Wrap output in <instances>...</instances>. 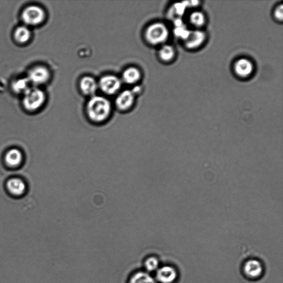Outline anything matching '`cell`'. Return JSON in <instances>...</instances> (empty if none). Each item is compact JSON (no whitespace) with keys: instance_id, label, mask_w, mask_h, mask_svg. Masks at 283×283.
<instances>
[{"instance_id":"obj_8","label":"cell","mask_w":283,"mask_h":283,"mask_svg":"<svg viewBox=\"0 0 283 283\" xmlns=\"http://www.w3.org/2000/svg\"><path fill=\"white\" fill-rule=\"evenodd\" d=\"M27 187L24 180L20 177L8 179L6 183V188L9 194L17 197L23 196L26 192Z\"/></svg>"},{"instance_id":"obj_5","label":"cell","mask_w":283,"mask_h":283,"mask_svg":"<svg viewBox=\"0 0 283 283\" xmlns=\"http://www.w3.org/2000/svg\"><path fill=\"white\" fill-rule=\"evenodd\" d=\"M48 68L42 65L31 67L27 72L26 77L32 87L41 88L48 82L50 79Z\"/></svg>"},{"instance_id":"obj_13","label":"cell","mask_w":283,"mask_h":283,"mask_svg":"<svg viewBox=\"0 0 283 283\" xmlns=\"http://www.w3.org/2000/svg\"><path fill=\"white\" fill-rule=\"evenodd\" d=\"M205 34L203 31H194L189 32L185 40V45L187 48L194 49L198 48L205 39Z\"/></svg>"},{"instance_id":"obj_9","label":"cell","mask_w":283,"mask_h":283,"mask_svg":"<svg viewBox=\"0 0 283 283\" xmlns=\"http://www.w3.org/2000/svg\"><path fill=\"white\" fill-rule=\"evenodd\" d=\"M32 32L31 28L24 24L17 26L13 33V38L17 45L23 46L28 44L31 40Z\"/></svg>"},{"instance_id":"obj_6","label":"cell","mask_w":283,"mask_h":283,"mask_svg":"<svg viewBox=\"0 0 283 283\" xmlns=\"http://www.w3.org/2000/svg\"><path fill=\"white\" fill-rule=\"evenodd\" d=\"M121 86V80L114 75L102 76L98 83V88H100L103 93L109 95H113L118 93Z\"/></svg>"},{"instance_id":"obj_17","label":"cell","mask_w":283,"mask_h":283,"mask_svg":"<svg viewBox=\"0 0 283 283\" xmlns=\"http://www.w3.org/2000/svg\"><path fill=\"white\" fill-rule=\"evenodd\" d=\"M244 271L248 276L256 278L260 276L262 272V267L258 260H250L246 263Z\"/></svg>"},{"instance_id":"obj_11","label":"cell","mask_w":283,"mask_h":283,"mask_svg":"<svg viewBox=\"0 0 283 283\" xmlns=\"http://www.w3.org/2000/svg\"><path fill=\"white\" fill-rule=\"evenodd\" d=\"M80 88L84 95L92 97L95 95L98 88V83L92 77L85 76L80 80Z\"/></svg>"},{"instance_id":"obj_1","label":"cell","mask_w":283,"mask_h":283,"mask_svg":"<svg viewBox=\"0 0 283 283\" xmlns=\"http://www.w3.org/2000/svg\"><path fill=\"white\" fill-rule=\"evenodd\" d=\"M111 110L112 107L109 100L101 96H92L87 106L89 119L97 125L105 122L109 118Z\"/></svg>"},{"instance_id":"obj_14","label":"cell","mask_w":283,"mask_h":283,"mask_svg":"<svg viewBox=\"0 0 283 283\" xmlns=\"http://www.w3.org/2000/svg\"><path fill=\"white\" fill-rule=\"evenodd\" d=\"M32 87L26 76L17 78L13 80L11 83L12 92L17 95H22V96Z\"/></svg>"},{"instance_id":"obj_2","label":"cell","mask_w":283,"mask_h":283,"mask_svg":"<svg viewBox=\"0 0 283 283\" xmlns=\"http://www.w3.org/2000/svg\"><path fill=\"white\" fill-rule=\"evenodd\" d=\"M46 101V94L41 88L32 87L23 95V108L29 113H35L40 110Z\"/></svg>"},{"instance_id":"obj_18","label":"cell","mask_w":283,"mask_h":283,"mask_svg":"<svg viewBox=\"0 0 283 283\" xmlns=\"http://www.w3.org/2000/svg\"><path fill=\"white\" fill-rule=\"evenodd\" d=\"M128 283H157L156 280L146 272H136L131 277Z\"/></svg>"},{"instance_id":"obj_22","label":"cell","mask_w":283,"mask_h":283,"mask_svg":"<svg viewBox=\"0 0 283 283\" xmlns=\"http://www.w3.org/2000/svg\"><path fill=\"white\" fill-rule=\"evenodd\" d=\"M283 5H282L280 6H279L275 11V16L276 18L279 20L282 21L283 20Z\"/></svg>"},{"instance_id":"obj_15","label":"cell","mask_w":283,"mask_h":283,"mask_svg":"<svg viewBox=\"0 0 283 283\" xmlns=\"http://www.w3.org/2000/svg\"><path fill=\"white\" fill-rule=\"evenodd\" d=\"M235 70L237 74L240 76L246 77L252 74L254 66L249 60L241 59L236 63Z\"/></svg>"},{"instance_id":"obj_20","label":"cell","mask_w":283,"mask_h":283,"mask_svg":"<svg viewBox=\"0 0 283 283\" xmlns=\"http://www.w3.org/2000/svg\"><path fill=\"white\" fill-rule=\"evenodd\" d=\"M144 266L148 272L157 271L159 268V260L155 257H149L145 260Z\"/></svg>"},{"instance_id":"obj_16","label":"cell","mask_w":283,"mask_h":283,"mask_svg":"<svg viewBox=\"0 0 283 283\" xmlns=\"http://www.w3.org/2000/svg\"><path fill=\"white\" fill-rule=\"evenodd\" d=\"M141 78L140 70L135 67H130L123 71L121 81L128 85L135 84Z\"/></svg>"},{"instance_id":"obj_10","label":"cell","mask_w":283,"mask_h":283,"mask_svg":"<svg viewBox=\"0 0 283 283\" xmlns=\"http://www.w3.org/2000/svg\"><path fill=\"white\" fill-rule=\"evenodd\" d=\"M135 94L132 91H124L120 93L116 99V105L120 111L129 110L134 104Z\"/></svg>"},{"instance_id":"obj_7","label":"cell","mask_w":283,"mask_h":283,"mask_svg":"<svg viewBox=\"0 0 283 283\" xmlns=\"http://www.w3.org/2000/svg\"><path fill=\"white\" fill-rule=\"evenodd\" d=\"M24 156L19 148H12L8 149L4 155L3 161L9 168L17 169L22 165Z\"/></svg>"},{"instance_id":"obj_19","label":"cell","mask_w":283,"mask_h":283,"mask_svg":"<svg viewBox=\"0 0 283 283\" xmlns=\"http://www.w3.org/2000/svg\"><path fill=\"white\" fill-rule=\"evenodd\" d=\"M159 55L162 61L169 62L172 59L175 55L174 49L173 47L169 45L163 46L160 51Z\"/></svg>"},{"instance_id":"obj_3","label":"cell","mask_w":283,"mask_h":283,"mask_svg":"<svg viewBox=\"0 0 283 283\" xmlns=\"http://www.w3.org/2000/svg\"><path fill=\"white\" fill-rule=\"evenodd\" d=\"M46 13L42 7L37 5H28L24 8L21 14L23 24L31 28L37 27L45 22Z\"/></svg>"},{"instance_id":"obj_12","label":"cell","mask_w":283,"mask_h":283,"mask_svg":"<svg viewBox=\"0 0 283 283\" xmlns=\"http://www.w3.org/2000/svg\"><path fill=\"white\" fill-rule=\"evenodd\" d=\"M177 278L175 270L170 266L162 267L158 268L156 273V278L161 283H173Z\"/></svg>"},{"instance_id":"obj_21","label":"cell","mask_w":283,"mask_h":283,"mask_svg":"<svg viewBox=\"0 0 283 283\" xmlns=\"http://www.w3.org/2000/svg\"><path fill=\"white\" fill-rule=\"evenodd\" d=\"M190 22L197 27H200L205 23V17L203 13L199 11L193 12L190 16Z\"/></svg>"},{"instance_id":"obj_4","label":"cell","mask_w":283,"mask_h":283,"mask_svg":"<svg viewBox=\"0 0 283 283\" xmlns=\"http://www.w3.org/2000/svg\"><path fill=\"white\" fill-rule=\"evenodd\" d=\"M169 37V31L162 23H154L149 25L145 32V37L149 44L158 45L164 44Z\"/></svg>"}]
</instances>
